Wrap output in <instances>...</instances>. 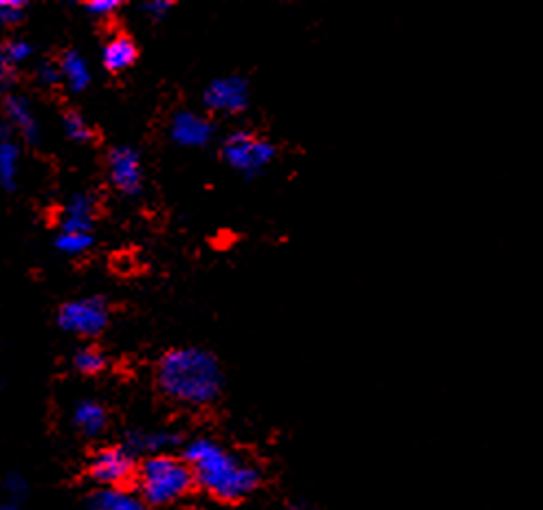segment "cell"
Masks as SVG:
<instances>
[{
    "label": "cell",
    "mask_w": 543,
    "mask_h": 510,
    "mask_svg": "<svg viewBox=\"0 0 543 510\" xmlns=\"http://www.w3.org/2000/svg\"><path fill=\"white\" fill-rule=\"evenodd\" d=\"M183 460L190 464L194 484L218 502L234 504L245 500L258 491L262 482L258 464L207 436L187 442Z\"/></svg>",
    "instance_id": "1"
},
{
    "label": "cell",
    "mask_w": 543,
    "mask_h": 510,
    "mask_svg": "<svg viewBox=\"0 0 543 510\" xmlns=\"http://www.w3.org/2000/svg\"><path fill=\"white\" fill-rule=\"evenodd\" d=\"M157 381L170 401L185 407H207L223 394L225 376L214 352L198 346H183L165 352Z\"/></svg>",
    "instance_id": "2"
},
{
    "label": "cell",
    "mask_w": 543,
    "mask_h": 510,
    "mask_svg": "<svg viewBox=\"0 0 543 510\" xmlns=\"http://www.w3.org/2000/svg\"><path fill=\"white\" fill-rule=\"evenodd\" d=\"M139 497L152 506H168L183 500L194 489V475L183 458L161 453L141 462L137 469Z\"/></svg>",
    "instance_id": "3"
},
{
    "label": "cell",
    "mask_w": 543,
    "mask_h": 510,
    "mask_svg": "<svg viewBox=\"0 0 543 510\" xmlns=\"http://www.w3.org/2000/svg\"><path fill=\"white\" fill-rule=\"evenodd\" d=\"M220 159L229 170L245 176V179H258L275 163L277 146L256 130L240 128L220 143Z\"/></svg>",
    "instance_id": "4"
},
{
    "label": "cell",
    "mask_w": 543,
    "mask_h": 510,
    "mask_svg": "<svg viewBox=\"0 0 543 510\" xmlns=\"http://www.w3.org/2000/svg\"><path fill=\"white\" fill-rule=\"evenodd\" d=\"M251 104V86L242 75H220L209 82L203 91V106L207 115L236 117Z\"/></svg>",
    "instance_id": "5"
},
{
    "label": "cell",
    "mask_w": 543,
    "mask_h": 510,
    "mask_svg": "<svg viewBox=\"0 0 543 510\" xmlns=\"http://www.w3.org/2000/svg\"><path fill=\"white\" fill-rule=\"evenodd\" d=\"M110 310L102 297L71 299L58 310V324L62 330L77 337H97L108 326Z\"/></svg>",
    "instance_id": "6"
},
{
    "label": "cell",
    "mask_w": 543,
    "mask_h": 510,
    "mask_svg": "<svg viewBox=\"0 0 543 510\" xmlns=\"http://www.w3.org/2000/svg\"><path fill=\"white\" fill-rule=\"evenodd\" d=\"M91 478L108 489V486H124L137 475L135 456L128 451V447H106L95 453L91 460Z\"/></svg>",
    "instance_id": "7"
},
{
    "label": "cell",
    "mask_w": 543,
    "mask_h": 510,
    "mask_svg": "<svg viewBox=\"0 0 543 510\" xmlns=\"http://www.w3.org/2000/svg\"><path fill=\"white\" fill-rule=\"evenodd\" d=\"M216 137V124L207 113L198 110H179L170 121V139L179 148L198 150L212 143Z\"/></svg>",
    "instance_id": "8"
},
{
    "label": "cell",
    "mask_w": 543,
    "mask_h": 510,
    "mask_svg": "<svg viewBox=\"0 0 543 510\" xmlns=\"http://www.w3.org/2000/svg\"><path fill=\"white\" fill-rule=\"evenodd\" d=\"M108 179L124 196H137L143 185V168L139 152L130 146H119L108 154Z\"/></svg>",
    "instance_id": "9"
},
{
    "label": "cell",
    "mask_w": 543,
    "mask_h": 510,
    "mask_svg": "<svg viewBox=\"0 0 543 510\" xmlns=\"http://www.w3.org/2000/svg\"><path fill=\"white\" fill-rule=\"evenodd\" d=\"M5 117L9 121V128L16 130L27 143L40 141V121L36 113H33L27 97L9 95L5 102Z\"/></svg>",
    "instance_id": "10"
},
{
    "label": "cell",
    "mask_w": 543,
    "mask_h": 510,
    "mask_svg": "<svg viewBox=\"0 0 543 510\" xmlns=\"http://www.w3.org/2000/svg\"><path fill=\"white\" fill-rule=\"evenodd\" d=\"M62 231H82L91 234L95 223V198L93 194L77 192L64 205L62 212Z\"/></svg>",
    "instance_id": "11"
},
{
    "label": "cell",
    "mask_w": 543,
    "mask_h": 510,
    "mask_svg": "<svg viewBox=\"0 0 543 510\" xmlns=\"http://www.w3.org/2000/svg\"><path fill=\"white\" fill-rule=\"evenodd\" d=\"M181 442V436L174 434L168 429L159 431H135L128 438V451L135 456V453H143V456H161V453H168Z\"/></svg>",
    "instance_id": "12"
},
{
    "label": "cell",
    "mask_w": 543,
    "mask_h": 510,
    "mask_svg": "<svg viewBox=\"0 0 543 510\" xmlns=\"http://www.w3.org/2000/svg\"><path fill=\"white\" fill-rule=\"evenodd\" d=\"M20 176V146L11 137V128L0 124V187L16 190Z\"/></svg>",
    "instance_id": "13"
},
{
    "label": "cell",
    "mask_w": 543,
    "mask_h": 510,
    "mask_svg": "<svg viewBox=\"0 0 543 510\" xmlns=\"http://www.w3.org/2000/svg\"><path fill=\"white\" fill-rule=\"evenodd\" d=\"M137 55L139 51L135 40L130 36H124V33H117V36L108 38L104 44L102 64L110 73H121L137 62Z\"/></svg>",
    "instance_id": "14"
},
{
    "label": "cell",
    "mask_w": 543,
    "mask_h": 510,
    "mask_svg": "<svg viewBox=\"0 0 543 510\" xmlns=\"http://www.w3.org/2000/svg\"><path fill=\"white\" fill-rule=\"evenodd\" d=\"M73 425L75 429L80 431V434L93 438L99 436L108 425V414L102 403L91 401V398H86V401H80L73 409Z\"/></svg>",
    "instance_id": "15"
},
{
    "label": "cell",
    "mask_w": 543,
    "mask_h": 510,
    "mask_svg": "<svg viewBox=\"0 0 543 510\" xmlns=\"http://www.w3.org/2000/svg\"><path fill=\"white\" fill-rule=\"evenodd\" d=\"M58 66H60L62 82L69 86L73 93H82L91 86V80H93L91 66H88V62L84 60V55L80 51H66L62 55V60L58 62Z\"/></svg>",
    "instance_id": "16"
},
{
    "label": "cell",
    "mask_w": 543,
    "mask_h": 510,
    "mask_svg": "<svg viewBox=\"0 0 543 510\" xmlns=\"http://www.w3.org/2000/svg\"><path fill=\"white\" fill-rule=\"evenodd\" d=\"M93 510H146V502L139 495L126 491L124 486H108L99 489L91 497Z\"/></svg>",
    "instance_id": "17"
},
{
    "label": "cell",
    "mask_w": 543,
    "mask_h": 510,
    "mask_svg": "<svg viewBox=\"0 0 543 510\" xmlns=\"http://www.w3.org/2000/svg\"><path fill=\"white\" fill-rule=\"evenodd\" d=\"M93 247V234H82V231H60L55 238V249L64 255H82Z\"/></svg>",
    "instance_id": "18"
},
{
    "label": "cell",
    "mask_w": 543,
    "mask_h": 510,
    "mask_svg": "<svg viewBox=\"0 0 543 510\" xmlns=\"http://www.w3.org/2000/svg\"><path fill=\"white\" fill-rule=\"evenodd\" d=\"M62 130L66 139H71L73 143H88L93 141V128L86 124L84 117L75 110H66L62 117Z\"/></svg>",
    "instance_id": "19"
},
{
    "label": "cell",
    "mask_w": 543,
    "mask_h": 510,
    "mask_svg": "<svg viewBox=\"0 0 543 510\" xmlns=\"http://www.w3.org/2000/svg\"><path fill=\"white\" fill-rule=\"evenodd\" d=\"M75 370L86 376H95L99 372H104L106 368V357L97 348H82L75 354L73 359Z\"/></svg>",
    "instance_id": "20"
},
{
    "label": "cell",
    "mask_w": 543,
    "mask_h": 510,
    "mask_svg": "<svg viewBox=\"0 0 543 510\" xmlns=\"http://www.w3.org/2000/svg\"><path fill=\"white\" fill-rule=\"evenodd\" d=\"M25 0H0V27H14L25 16Z\"/></svg>",
    "instance_id": "21"
},
{
    "label": "cell",
    "mask_w": 543,
    "mask_h": 510,
    "mask_svg": "<svg viewBox=\"0 0 543 510\" xmlns=\"http://www.w3.org/2000/svg\"><path fill=\"white\" fill-rule=\"evenodd\" d=\"M3 49H5V55L9 58V62L14 64V66H20V64H25L31 60V55H33V49H31V44L27 40H9L7 44H3Z\"/></svg>",
    "instance_id": "22"
},
{
    "label": "cell",
    "mask_w": 543,
    "mask_h": 510,
    "mask_svg": "<svg viewBox=\"0 0 543 510\" xmlns=\"http://www.w3.org/2000/svg\"><path fill=\"white\" fill-rule=\"evenodd\" d=\"M3 489H5V493L11 497V502H20L22 497L27 495L29 484H27L25 478H22L20 473H9L7 478L3 480Z\"/></svg>",
    "instance_id": "23"
},
{
    "label": "cell",
    "mask_w": 543,
    "mask_h": 510,
    "mask_svg": "<svg viewBox=\"0 0 543 510\" xmlns=\"http://www.w3.org/2000/svg\"><path fill=\"white\" fill-rule=\"evenodd\" d=\"M119 7V0H88V3H84V9L93 18H110Z\"/></svg>",
    "instance_id": "24"
},
{
    "label": "cell",
    "mask_w": 543,
    "mask_h": 510,
    "mask_svg": "<svg viewBox=\"0 0 543 510\" xmlns=\"http://www.w3.org/2000/svg\"><path fill=\"white\" fill-rule=\"evenodd\" d=\"M16 80V66L9 62L3 44H0V95L7 93Z\"/></svg>",
    "instance_id": "25"
},
{
    "label": "cell",
    "mask_w": 543,
    "mask_h": 510,
    "mask_svg": "<svg viewBox=\"0 0 543 510\" xmlns=\"http://www.w3.org/2000/svg\"><path fill=\"white\" fill-rule=\"evenodd\" d=\"M172 7H174L172 0H148V3L141 5V11L152 20H163L170 14Z\"/></svg>",
    "instance_id": "26"
},
{
    "label": "cell",
    "mask_w": 543,
    "mask_h": 510,
    "mask_svg": "<svg viewBox=\"0 0 543 510\" xmlns=\"http://www.w3.org/2000/svg\"><path fill=\"white\" fill-rule=\"evenodd\" d=\"M36 77H38V82L42 86H58L62 82V75H60V66H55L51 62H44L38 66V71H36Z\"/></svg>",
    "instance_id": "27"
},
{
    "label": "cell",
    "mask_w": 543,
    "mask_h": 510,
    "mask_svg": "<svg viewBox=\"0 0 543 510\" xmlns=\"http://www.w3.org/2000/svg\"><path fill=\"white\" fill-rule=\"evenodd\" d=\"M282 510H317L315 506L310 504H302V502H293V504H286Z\"/></svg>",
    "instance_id": "28"
},
{
    "label": "cell",
    "mask_w": 543,
    "mask_h": 510,
    "mask_svg": "<svg viewBox=\"0 0 543 510\" xmlns=\"http://www.w3.org/2000/svg\"><path fill=\"white\" fill-rule=\"evenodd\" d=\"M0 510H22V506L18 502H7V504H0Z\"/></svg>",
    "instance_id": "29"
}]
</instances>
